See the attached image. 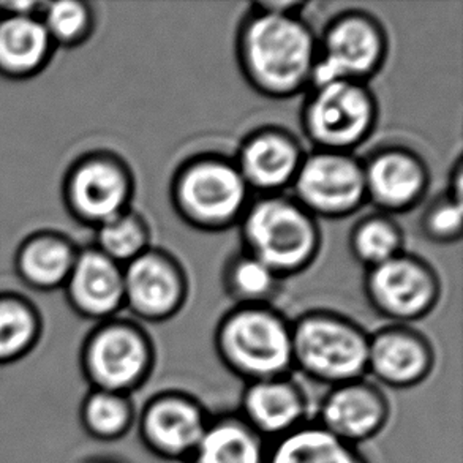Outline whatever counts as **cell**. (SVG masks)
Instances as JSON below:
<instances>
[{
  "label": "cell",
  "mask_w": 463,
  "mask_h": 463,
  "mask_svg": "<svg viewBox=\"0 0 463 463\" xmlns=\"http://www.w3.org/2000/svg\"><path fill=\"white\" fill-rule=\"evenodd\" d=\"M213 414L185 391L166 389L149 397L137 416L141 443L165 462H187L206 432Z\"/></svg>",
  "instance_id": "7c38bea8"
},
{
  "label": "cell",
  "mask_w": 463,
  "mask_h": 463,
  "mask_svg": "<svg viewBox=\"0 0 463 463\" xmlns=\"http://www.w3.org/2000/svg\"><path fill=\"white\" fill-rule=\"evenodd\" d=\"M242 250L287 280L312 266L323 245L318 220L287 194L258 196L239 222Z\"/></svg>",
  "instance_id": "7a4b0ae2"
},
{
  "label": "cell",
  "mask_w": 463,
  "mask_h": 463,
  "mask_svg": "<svg viewBox=\"0 0 463 463\" xmlns=\"http://www.w3.org/2000/svg\"><path fill=\"white\" fill-rule=\"evenodd\" d=\"M132 169L113 152H89L65 175L63 196L70 213L84 225L97 228L132 209Z\"/></svg>",
  "instance_id": "8fae6325"
},
{
  "label": "cell",
  "mask_w": 463,
  "mask_h": 463,
  "mask_svg": "<svg viewBox=\"0 0 463 463\" xmlns=\"http://www.w3.org/2000/svg\"><path fill=\"white\" fill-rule=\"evenodd\" d=\"M40 19L54 46L73 48L84 43L95 29V13L89 4L76 0L46 2Z\"/></svg>",
  "instance_id": "f1b7e54d"
},
{
  "label": "cell",
  "mask_w": 463,
  "mask_h": 463,
  "mask_svg": "<svg viewBox=\"0 0 463 463\" xmlns=\"http://www.w3.org/2000/svg\"><path fill=\"white\" fill-rule=\"evenodd\" d=\"M317 35L302 16L251 8L234 40L239 71L257 94L287 100L307 92L317 59Z\"/></svg>",
  "instance_id": "6da1fadb"
},
{
  "label": "cell",
  "mask_w": 463,
  "mask_h": 463,
  "mask_svg": "<svg viewBox=\"0 0 463 463\" xmlns=\"http://www.w3.org/2000/svg\"><path fill=\"white\" fill-rule=\"evenodd\" d=\"M405 245L402 226L391 215L372 213L357 220L348 236L351 255L369 270L399 257Z\"/></svg>",
  "instance_id": "484cf974"
},
{
  "label": "cell",
  "mask_w": 463,
  "mask_h": 463,
  "mask_svg": "<svg viewBox=\"0 0 463 463\" xmlns=\"http://www.w3.org/2000/svg\"><path fill=\"white\" fill-rule=\"evenodd\" d=\"M462 181H463V163L462 156H458L451 169V175L448 179V187L445 188L446 194H451L458 200H462Z\"/></svg>",
  "instance_id": "1f68e13d"
},
{
  "label": "cell",
  "mask_w": 463,
  "mask_h": 463,
  "mask_svg": "<svg viewBox=\"0 0 463 463\" xmlns=\"http://www.w3.org/2000/svg\"><path fill=\"white\" fill-rule=\"evenodd\" d=\"M42 318L31 302L16 295H0V365L31 354L42 337Z\"/></svg>",
  "instance_id": "4316f807"
},
{
  "label": "cell",
  "mask_w": 463,
  "mask_h": 463,
  "mask_svg": "<svg viewBox=\"0 0 463 463\" xmlns=\"http://www.w3.org/2000/svg\"><path fill=\"white\" fill-rule=\"evenodd\" d=\"M70 306L80 317L94 321L116 318L124 301V266L95 247L78 251L75 264L63 285Z\"/></svg>",
  "instance_id": "d6986e66"
},
{
  "label": "cell",
  "mask_w": 463,
  "mask_h": 463,
  "mask_svg": "<svg viewBox=\"0 0 463 463\" xmlns=\"http://www.w3.org/2000/svg\"><path fill=\"white\" fill-rule=\"evenodd\" d=\"M315 422L351 446L376 439L391 420V402L376 383L365 378L327 388Z\"/></svg>",
  "instance_id": "9a60e30c"
},
{
  "label": "cell",
  "mask_w": 463,
  "mask_h": 463,
  "mask_svg": "<svg viewBox=\"0 0 463 463\" xmlns=\"http://www.w3.org/2000/svg\"><path fill=\"white\" fill-rule=\"evenodd\" d=\"M132 395L89 388L80 405V422L90 439L113 443L126 439L137 424Z\"/></svg>",
  "instance_id": "cb8c5ba5"
},
{
  "label": "cell",
  "mask_w": 463,
  "mask_h": 463,
  "mask_svg": "<svg viewBox=\"0 0 463 463\" xmlns=\"http://www.w3.org/2000/svg\"><path fill=\"white\" fill-rule=\"evenodd\" d=\"M268 441L238 413L213 416L206 432L185 463H266Z\"/></svg>",
  "instance_id": "7402d4cb"
},
{
  "label": "cell",
  "mask_w": 463,
  "mask_h": 463,
  "mask_svg": "<svg viewBox=\"0 0 463 463\" xmlns=\"http://www.w3.org/2000/svg\"><path fill=\"white\" fill-rule=\"evenodd\" d=\"M54 44L40 14H0V75L25 80L50 62Z\"/></svg>",
  "instance_id": "ffe728a7"
},
{
  "label": "cell",
  "mask_w": 463,
  "mask_h": 463,
  "mask_svg": "<svg viewBox=\"0 0 463 463\" xmlns=\"http://www.w3.org/2000/svg\"><path fill=\"white\" fill-rule=\"evenodd\" d=\"M291 190L315 219H346L367 204L363 160L346 152L313 149L304 156Z\"/></svg>",
  "instance_id": "30bf717a"
},
{
  "label": "cell",
  "mask_w": 463,
  "mask_h": 463,
  "mask_svg": "<svg viewBox=\"0 0 463 463\" xmlns=\"http://www.w3.org/2000/svg\"><path fill=\"white\" fill-rule=\"evenodd\" d=\"M437 356L430 340L407 325H388L369 334L367 375L382 388H416L432 375Z\"/></svg>",
  "instance_id": "e0dca14e"
},
{
  "label": "cell",
  "mask_w": 463,
  "mask_h": 463,
  "mask_svg": "<svg viewBox=\"0 0 463 463\" xmlns=\"http://www.w3.org/2000/svg\"><path fill=\"white\" fill-rule=\"evenodd\" d=\"M378 116L369 84L337 81L308 89L299 120L313 149L353 154L375 133Z\"/></svg>",
  "instance_id": "52a82bcc"
},
{
  "label": "cell",
  "mask_w": 463,
  "mask_h": 463,
  "mask_svg": "<svg viewBox=\"0 0 463 463\" xmlns=\"http://www.w3.org/2000/svg\"><path fill=\"white\" fill-rule=\"evenodd\" d=\"M222 283L234 306H272L282 293L285 280L269 266L241 250L228 258Z\"/></svg>",
  "instance_id": "d4e9b609"
},
{
  "label": "cell",
  "mask_w": 463,
  "mask_h": 463,
  "mask_svg": "<svg viewBox=\"0 0 463 463\" xmlns=\"http://www.w3.org/2000/svg\"><path fill=\"white\" fill-rule=\"evenodd\" d=\"M364 296L370 308L391 325L411 326L437 308L441 282L426 260L402 251L399 257L365 270Z\"/></svg>",
  "instance_id": "9c48e42d"
},
{
  "label": "cell",
  "mask_w": 463,
  "mask_h": 463,
  "mask_svg": "<svg viewBox=\"0 0 463 463\" xmlns=\"http://www.w3.org/2000/svg\"><path fill=\"white\" fill-rule=\"evenodd\" d=\"M266 463H370L356 446L344 443L315 420L270 441Z\"/></svg>",
  "instance_id": "603a6c76"
},
{
  "label": "cell",
  "mask_w": 463,
  "mask_h": 463,
  "mask_svg": "<svg viewBox=\"0 0 463 463\" xmlns=\"http://www.w3.org/2000/svg\"><path fill=\"white\" fill-rule=\"evenodd\" d=\"M367 204L376 213L401 215L426 200L430 173L424 158L403 146H383L363 160Z\"/></svg>",
  "instance_id": "5bb4252c"
},
{
  "label": "cell",
  "mask_w": 463,
  "mask_h": 463,
  "mask_svg": "<svg viewBox=\"0 0 463 463\" xmlns=\"http://www.w3.org/2000/svg\"><path fill=\"white\" fill-rule=\"evenodd\" d=\"M94 247L109 260L126 266L151 249V226L132 207L95 228Z\"/></svg>",
  "instance_id": "83f0119b"
},
{
  "label": "cell",
  "mask_w": 463,
  "mask_h": 463,
  "mask_svg": "<svg viewBox=\"0 0 463 463\" xmlns=\"http://www.w3.org/2000/svg\"><path fill=\"white\" fill-rule=\"evenodd\" d=\"M213 348L222 365L244 383L291 375V321L274 306H234L220 318Z\"/></svg>",
  "instance_id": "277c9868"
},
{
  "label": "cell",
  "mask_w": 463,
  "mask_h": 463,
  "mask_svg": "<svg viewBox=\"0 0 463 463\" xmlns=\"http://www.w3.org/2000/svg\"><path fill=\"white\" fill-rule=\"evenodd\" d=\"M420 228L430 242L456 244L463 234L462 200L443 192L427 204L420 215Z\"/></svg>",
  "instance_id": "f546056e"
},
{
  "label": "cell",
  "mask_w": 463,
  "mask_h": 463,
  "mask_svg": "<svg viewBox=\"0 0 463 463\" xmlns=\"http://www.w3.org/2000/svg\"><path fill=\"white\" fill-rule=\"evenodd\" d=\"M293 370L327 388L367 376L369 334L356 321L329 310H310L291 321Z\"/></svg>",
  "instance_id": "5b68a950"
},
{
  "label": "cell",
  "mask_w": 463,
  "mask_h": 463,
  "mask_svg": "<svg viewBox=\"0 0 463 463\" xmlns=\"http://www.w3.org/2000/svg\"><path fill=\"white\" fill-rule=\"evenodd\" d=\"M154 340L138 321H101L82 342L80 365L90 389L132 395L149 382L156 369Z\"/></svg>",
  "instance_id": "8992f818"
},
{
  "label": "cell",
  "mask_w": 463,
  "mask_h": 463,
  "mask_svg": "<svg viewBox=\"0 0 463 463\" xmlns=\"http://www.w3.org/2000/svg\"><path fill=\"white\" fill-rule=\"evenodd\" d=\"M169 200L185 225L196 232H222L239 225L251 192L232 158L203 152L175 168Z\"/></svg>",
  "instance_id": "3957f363"
},
{
  "label": "cell",
  "mask_w": 463,
  "mask_h": 463,
  "mask_svg": "<svg viewBox=\"0 0 463 463\" xmlns=\"http://www.w3.org/2000/svg\"><path fill=\"white\" fill-rule=\"evenodd\" d=\"M251 8L270 14H282V16H302L310 4L301 0H264L251 4Z\"/></svg>",
  "instance_id": "4dcf8cb0"
},
{
  "label": "cell",
  "mask_w": 463,
  "mask_h": 463,
  "mask_svg": "<svg viewBox=\"0 0 463 463\" xmlns=\"http://www.w3.org/2000/svg\"><path fill=\"white\" fill-rule=\"evenodd\" d=\"M317 40L310 88L337 81L369 84L388 61V31L375 14L364 10L332 16Z\"/></svg>",
  "instance_id": "ba28073f"
},
{
  "label": "cell",
  "mask_w": 463,
  "mask_h": 463,
  "mask_svg": "<svg viewBox=\"0 0 463 463\" xmlns=\"http://www.w3.org/2000/svg\"><path fill=\"white\" fill-rule=\"evenodd\" d=\"M76 257L78 250L69 239L56 232H38L19 245L14 266L29 288L52 291L63 288Z\"/></svg>",
  "instance_id": "44dd1931"
},
{
  "label": "cell",
  "mask_w": 463,
  "mask_h": 463,
  "mask_svg": "<svg viewBox=\"0 0 463 463\" xmlns=\"http://www.w3.org/2000/svg\"><path fill=\"white\" fill-rule=\"evenodd\" d=\"M238 414L261 439L274 441L310 420V402L295 376H276L245 383Z\"/></svg>",
  "instance_id": "ac0fdd59"
},
{
  "label": "cell",
  "mask_w": 463,
  "mask_h": 463,
  "mask_svg": "<svg viewBox=\"0 0 463 463\" xmlns=\"http://www.w3.org/2000/svg\"><path fill=\"white\" fill-rule=\"evenodd\" d=\"M82 463H120L119 460H114V458H88V460H84Z\"/></svg>",
  "instance_id": "d6a6232c"
},
{
  "label": "cell",
  "mask_w": 463,
  "mask_h": 463,
  "mask_svg": "<svg viewBox=\"0 0 463 463\" xmlns=\"http://www.w3.org/2000/svg\"><path fill=\"white\" fill-rule=\"evenodd\" d=\"M188 277L169 251L151 247L124 266V301L135 318L165 323L175 318L188 299Z\"/></svg>",
  "instance_id": "4fadbf2b"
},
{
  "label": "cell",
  "mask_w": 463,
  "mask_h": 463,
  "mask_svg": "<svg viewBox=\"0 0 463 463\" xmlns=\"http://www.w3.org/2000/svg\"><path fill=\"white\" fill-rule=\"evenodd\" d=\"M306 156L295 133L277 126L258 127L239 145L234 163L251 194H283L295 182Z\"/></svg>",
  "instance_id": "2e32d148"
}]
</instances>
